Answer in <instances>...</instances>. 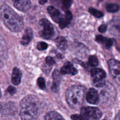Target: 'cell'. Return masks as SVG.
Returning a JSON list of instances; mask_svg holds the SVG:
<instances>
[{"label":"cell","instance_id":"1","mask_svg":"<svg viewBox=\"0 0 120 120\" xmlns=\"http://www.w3.org/2000/svg\"><path fill=\"white\" fill-rule=\"evenodd\" d=\"M0 19L12 32H19L23 27L22 18L6 4L0 7Z\"/></svg>","mask_w":120,"mask_h":120},{"label":"cell","instance_id":"2","mask_svg":"<svg viewBox=\"0 0 120 120\" xmlns=\"http://www.w3.org/2000/svg\"><path fill=\"white\" fill-rule=\"evenodd\" d=\"M39 105V101L36 96L30 95L23 98L21 103V119H36L38 115Z\"/></svg>","mask_w":120,"mask_h":120},{"label":"cell","instance_id":"3","mask_svg":"<svg viewBox=\"0 0 120 120\" xmlns=\"http://www.w3.org/2000/svg\"><path fill=\"white\" fill-rule=\"evenodd\" d=\"M85 89L81 86H74L66 91V97L69 105L74 109H78L82 106L84 101Z\"/></svg>","mask_w":120,"mask_h":120},{"label":"cell","instance_id":"4","mask_svg":"<svg viewBox=\"0 0 120 120\" xmlns=\"http://www.w3.org/2000/svg\"><path fill=\"white\" fill-rule=\"evenodd\" d=\"M81 116L83 120H98L101 118L102 112L97 107H87L82 108Z\"/></svg>","mask_w":120,"mask_h":120},{"label":"cell","instance_id":"5","mask_svg":"<svg viewBox=\"0 0 120 120\" xmlns=\"http://www.w3.org/2000/svg\"><path fill=\"white\" fill-rule=\"evenodd\" d=\"M40 25L42 29L40 32L41 37L46 39H50L55 35V29L52 24L46 19H42L40 21Z\"/></svg>","mask_w":120,"mask_h":120},{"label":"cell","instance_id":"6","mask_svg":"<svg viewBox=\"0 0 120 120\" xmlns=\"http://www.w3.org/2000/svg\"><path fill=\"white\" fill-rule=\"evenodd\" d=\"M110 73L114 80L120 86V62L114 59H111L108 62Z\"/></svg>","mask_w":120,"mask_h":120},{"label":"cell","instance_id":"7","mask_svg":"<svg viewBox=\"0 0 120 120\" xmlns=\"http://www.w3.org/2000/svg\"><path fill=\"white\" fill-rule=\"evenodd\" d=\"M14 6L16 9L22 12H26L30 9V0H12Z\"/></svg>","mask_w":120,"mask_h":120},{"label":"cell","instance_id":"8","mask_svg":"<svg viewBox=\"0 0 120 120\" xmlns=\"http://www.w3.org/2000/svg\"><path fill=\"white\" fill-rule=\"evenodd\" d=\"M87 100L91 104H97L100 101V96L97 90L90 89L87 94Z\"/></svg>","mask_w":120,"mask_h":120},{"label":"cell","instance_id":"9","mask_svg":"<svg viewBox=\"0 0 120 120\" xmlns=\"http://www.w3.org/2000/svg\"><path fill=\"white\" fill-rule=\"evenodd\" d=\"M48 11L52 19L57 23H59L63 17V15L53 7L50 6L48 8Z\"/></svg>","mask_w":120,"mask_h":120},{"label":"cell","instance_id":"10","mask_svg":"<svg viewBox=\"0 0 120 120\" xmlns=\"http://www.w3.org/2000/svg\"><path fill=\"white\" fill-rule=\"evenodd\" d=\"M60 73L62 75H75L77 74V70L73 66V64L70 62H66L62 68L60 70Z\"/></svg>","mask_w":120,"mask_h":120},{"label":"cell","instance_id":"11","mask_svg":"<svg viewBox=\"0 0 120 120\" xmlns=\"http://www.w3.org/2000/svg\"><path fill=\"white\" fill-rule=\"evenodd\" d=\"M72 17L73 16L71 13L70 11H67L66 12L65 14L63 15V17H62L60 22L59 23L60 27L63 29V28H64L68 26L70 23L71 20L72 19Z\"/></svg>","mask_w":120,"mask_h":120},{"label":"cell","instance_id":"12","mask_svg":"<svg viewBox=\"0 0 120 120\" xmlns=\"http://www.w3.org/2000/svg\"><path fill=\"white\" fill-rule=\"evenodd\" d=\"M91 76L93 78V81H98L104 80L106 74L102 69H94L91 70Z\"/></svg>","mask_w":120,"mask_h":120},{"label":"cell","instance_id":"13","mask_svg":"<svg viewBox=\"0 0 120 120\" xmlns=\"http://www.w3.org/2000/svg\"><path fill=\"white\" fill-rule=\"evenodd\" d=\"M53 83L52 86V89L54 92H57L59 90L61 76L60 72L58 70H55L53 74Z\"/></svg>","mask_w":120,"mask_h":120},{"label":"cell","instance_id":"14","mask_svg":"<svg viewBox=\"0 0 120 120\" xmlns=\"http://www.w3.org/2000/svg\"><path fill=\"white\" fill-rule=\"evenodd\" d=\"M96 40L99 43L104 45L107 48H111L114 43V41L112 39L104 37V36H101V35H97L96 38Z\"/></svg>","mask_w":120,"mask_h":120},{"label":"cell","instance_id":"15","mask_svg":"<svg viewBox=\"0 0 120 120\" xmlns=\"http://www.w3.org/2000/svg\"><path fill=\"white\" fill-rule=\"evenodd\" d=\"M33 37V32L32 30L30 28H26L25 29L23 36L21 40V43L23 45H26L30 42Z\"/></svg>","mask_w":120,"mask_h":120},{"label":"cell","instance_id":"16","mask_svg":"<svg viewBox=\"0 0 120 120\" xmlns=\"http://www.w3.org/2000/svg\"><path fill=\"white\" fill-rule=\"evenodd\" d=\"M110 33L112 35L120 36V21H113L110 27Z\"/></svg>","mask_w":120,"mask_h":120},{"label":"cell","instance_id":"17","mask_svg":"<svg viewBox=\"0 0 120 120\" xmlns=\"http://www.w3.org/2000/svg\"><path fill=\"white\" fill-rule=\"evenodd\" d=\"M22 77V73L17 68H14L12 74V82L15 85H18L20 83Z\"/></svg>","mask_w":120,"mask_h":120},{"label":"cell","instance_id":"18","mask_svg":"<svg viewBox=\"0 0 120 120\" xmlns=\"http://www.w3.org/2000/svg\"><path fill=\"white\" fill-rule=\"evenodd\" d=\"M112 88L110 87H105L103 90L101 91V98L103 101H108L111 98L110 96L112 93Z\"/></svg>","mask_w":120,"mask_h":120},{"label":"cell","instance_id":"19","mask_svg":"<svg viewBox=\"0 0 120 120\" xmlns=\"http://www.w3.org/2000/svg\"><path fill=\"white\" fill-rule=\"evenodd\" d=\"M55 43H56L57 48L62 50H66L68 46V41L63 36L57 37L55 40Z\"/></svg>","mask_w":120,"mask_h":120},{"label":"cell","instance_id":"20","mask_svg":"<svg viewBox=\"0 0 120 120\" xmlns=\"http://www.w3.org/2000/svg\"><path fill=\"white\" fill-rule=\"evenodd\" d=\"M7 53V44L4 39L0 34V56L4 57Z\"/></svg>","mask_w":120,"mask_h":120},{"label":"cell","instance_id":"21","mask_svg":"<svg viewBox=\"0 0 120 120\" xmlns=\"http://www.w3.org/2000/svg\"><path fill=\"white\" fill-rule=\"evenodd\" d=\"M45 119L47 120H63L64 118L57 112L55 111H51L47 114L45 117Z\"/></svg>","mask_w":120,"mask_h":120},{"label":"cell","instance_id":"22","mask_svg":"<svg viewBox=\"0 0 120 120\" xmlns=\"http://www.w3.org/2000/svg\"><path fill=\"white\" fill-rule=\"evenodd\" d=\"M16 109L15 104H12V103H9L5 105V108L3 114L8 115L10 114L11 113L12 114L14 113V111H16Z\"/></svg>","mask_w":120,"mask_h":120},{"label":"cell","instance_id":"23","mask_svg":"<svg viewBox=\"0 0 120 120\" xmlns=\"http://www.w3.org/2000/svg\"><path fill=\"white\" fill-rule=\"evenodd\" d=\"M106 9L110 12H116L120 9V6L117 4H108L106 5Z\"/></svg>","mask_w":120,"mask_h":120},{"label":"cell","instance_id":"24","mask_svg":"<svg viewBox=\"0 0 120 120\" xmlns=\"http://www.w3.org/2000/svg\"><path fill=\"white\" fill-rule=\"evenodd\" d=\"M89 12H90V13L91 15L94 16L96 18H101L104 15V14H103V13L101 11L97 10L96 9H94L93 8H90L89 9Z\"/></svg>","mask_w":120,"mask_h":120},{"label":"cell","instance_id":"25","mask_svg":"<svg viewBox=\"0 0 120 120\" xmlns=\"http://www.w3.org/2000/svg\"><path fill=\"white\" fill-rule=\"evenodd\" d=\"M98 61L97 57L95 56H91L89 57V65L93 67H96L98 65Z\"/></svg>","mask_w":120,"mask_h":120},{"label":"cell","instance_id":"26","mask_svg":"<svg viewBox=\"0 0 120 120\" xmlns=\"http://www.w3.org/2000/svg\"><path fill=\"white\" fill-rule=\"evenodd\" d=\"M37 84L38 86L41 88L42 90H44L46 88L45 85V81L44 79L42 77H39L37 80Z\"/></svg>","mask_w":120,"mask_h":120},{"label":"cell","instance_id":"27","mask_svg":"<svg viewBox=\"0 0 120 120\" xmlns=\"http://www.w3.org/2000/svg\"><path fill=\"white\" fill-rule=\"evenodd\" d=\"M37 48L39 50H44L48 48V44L45 42H39L37 45Z\"/></svg>","mask_w":120,"mask_h":120},{"label":"cell","instance_id":"28","mask_svg":"<svg viewBox=\"0 0 120 120\" xmlns=\"http://www.w3.org/2000/svg\"><path fill=\"white\" fill-rule=\"evenodd\" d=\"M63 7L65 8H70L72 4V0H62Z\"/></svg>","mask_w":120,"mask_h":120},{"label":"cell","instance_id":"29","mask_svg":"<svg viewBox=\"0 0 120 120\" xmlns=\"http://www.w3.org/2000/svg\"><path fill=\"white\" fill-rule=\"evenodd\" d=\"M46 62L49 65H53L55 63V60L53 57H50V56H48L46 58Z\"/></svg>","mask_w":120,"mask_h":120},{"label":"cell","instance_id":"30","mask_svg":"<svg viewBox=\"0 0 120 120\" xmlns=\"http://www.w3.org/2000/svg\"><path fill=\"white\" fill-rule=\"evenodd\" d=\"M7 91L11 95H13L16 93V89L12 86H9L7 89Z\"/></svg>","mask_w":120,"mask_h":120},{"label":"cell","instance_id":"31","mask_svg":"<svg viewBox=\"0 0 120 120\" xmlns=\"http://www.w3.org/2000/svg\"><path fill=\"white\" fill-rule=\"evenodd\" d=\"M107 26L105 25H102L98 28V30L101 33H104L107 30Z\"/></svg>","mask_w":120,"mask_h":120},{"label":"cell","instance_id":"32","mask_svg":"<svg viewBox=\"0 0 120 120\" xmlns=\"http://www.w3.org/2000/svg\"><path fill=\"white\" fill-rule=\"evenodd\" d=\"M71 118L73 120H83L82 116L79 115H73L71 116Z\"/></svg>","mask_w":120,"mask_h":120},{"label":"cell","instance_id":"33","mask_svg":"<svg viewBox=\"0 0 120 120\" xmlns=\"http://www.w3.org/2000/svg\"><path fill=\"white\" fill-rule=\"evenodd\" d=\"M47 1H48V0H39V2L40 4L41 5L45 4Z\"/></svg>","mask_w":120,"mask_h":120},{"label":"cell","instance_id":"34","mask_svg":"<svg viewBox=\"0 0 120 120\" xmlns=\"http://www.w3.org/2000/svg\"><path fill=\"white\" fill-rule=\"evenodd\" d=\"M116 119H117V120H120V112H119V113L118 114H117V116H116Z\"/></svg>","mask_w":120,"mask_h":120},{"label":"cell","instance_id":"35","mask_svg":"<svg viewBox=\"0 0 120 120\" xmlns=\"http://www.w3.org/2000/svg\"><path fill=\"white\" fill-rule=\"evenodd\" d=\"M1 108H2V107H1V105H0V112H1Z\"/></svg>","mask_w":120,"mask_h":120},{"label":"cell","instance_id":"36","mask_svg":"<svg viewBox=\"0 0 120 120\" xmlns=\"http://www.w3.org/2000/svg\"><path fill=\"white\" fill-rule=\"evenodd\" d=\"M1 90H0V98H1Z\"/></svg>","mask_w":120,"mask_h":120},{"label":"cell","instance_id":"37","mask_svg":"<svg viewBox=\"0 0 120 120\" xmlns=\"http://www.w3.org/2000/svg\"><path fill=\"white\" fill-rule=\"evenodd\" d=\"M100 1H103V0H100Z\"/></svg>","mask_w":120,"mask_h":120}]
</instances>
